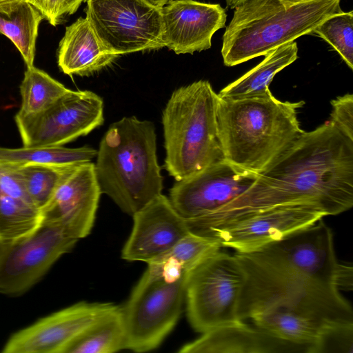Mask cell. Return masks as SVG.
Listing matches in <instances>:
<instances>
[{
    "mask_svg": "<svg viewBox=\"0 0 353 353\" xmlns=\"http://www.w3.org/2000/svg\"><path fill=\"white\" fill-rule=\"evenodd\" d=\"M294 202L313 203L327 216L353 205V140L330 121L304 131L249 188L191 225L208 236L245 214Z\"/></svg>",
    "mask_w": 353,
    "mask_h": 353,
    "instance_id": "1",
    "label": "cell"
},
{
    "mask_svg": "<svg viewBox=\"0 0 353 353\" xmlns=\"http://www.w3.org/2000/svg\"><path fill=\"white\" fill-rule=\"evenodd\" d=\"M244 274L237 317L252 319L276 305L296 306L332 322L353 321L338 280L333 234L322 219L250 252H236Z\"/></svg>",
    "mask_w": 353,
    "mask_h": 353,
    "instance_id": "2",
    "label": "cell"
},
{
    "mask_svg": "<svg viewBox=\"0 0 353 353\" xmlns=\"http://www.w3.org/2000/svg\"><path fill=\"white\" fill-rule=\"evenodd\" d=\"M303 105L272 93L241 99L218 96L216 128L225 160L252 173L263 171L304 132L297 118Z\"/></svg>",
    "mask_w": 353,
    "mask_h": 353,
    "instance_id": "3",
    "label": "cell"
},
{
    "mask_svg": "<svg viewBox=\"0 0 353 353\" xmlns=\"http://www.w3.org/2000/svg\"><path fill=\"white\" fill-rule=\"evenodd\" d=\"M94 170L101 193L133 215L161 194L163 177L152 121L125 117L112 123L97 154Z\"/></svg>",
    "mask_w": 353,
    "mask_h": 353,
    "instance_id": "4",
    "label": "cell"
},
{
    "mask_svg": "<svg viewBox=\"0 0 353 353\" xmlns=\"http://www.w3.org/2000/svg\"><path fill=\"white\" fill-rule=\"evenodd\" d=\"M340 1H244L234 8L223 36L224 64L234 66L265 56L281 46L312 33L325 19L343 11Z\"/></svg>",
    "mask_w": 353,
    "mask_h": 353,
    "instance_id": "5",
    "label": "cell"
},
{
    "mask_svg": "<svg viewBox=\"0 0 353 353\" xmlns=\"http://www.w3.org/2000/svg\"><path fill=\"white\" fill-rule=\"evenodd\" d=\"M218 94L199 80L176 89L162 114L165 168L176 181L225 160L218 138Z\"/></svg>",
    "mask_w": 353,
    "mask_h": 353,
    "instance_id": "6",
    "label": "cell"
},
{
    "mask_svg": "<svg viewBox=\"0 0 353 353\" xmlns=\"http://www.w3.org/2000/svg\"><path fill=\"white\" fill-rule=\"evenodd\" d=\"M190 274L172 278L145 270L125 305L120 306L125 349L145 352L163 342L181 315Z\"/></svg>",
    "mask_w": 353,
    "mask_h": 353,
    "instance_id": "7",
    "label": "cell"
},
{
    "mask_svg": "<svg viewBox=\"0 0 353 353\" xmlns=\"http://www.w3.org/2000/svg\"><path fill=\"white\" fill-rule=\"evenodd\" d=\"M243 281L234 254L220 250L194 268L188 276L185 299L194 330L203 333L239 321L237 306Z\"/></svg>",
    "mask_w": 353,
    "mask_h": 353,
    "instance_id": "8",
    "label": "cell"
},
{
    "mask_svg": "<svg viewBox=\"0 0 353 353\" xmlns=\"http://www.w3.org/2000/svg\"><path fill=\"white\" fill-rule=\"evenodd\" d=\"M86 18L103 45L121 55L164 47L161 8L145 0H86Z\"/></svg>",
    "mask_w": 353,
    "mask_h": 353,
    "instance_id": "9",
    "label": "cell"
},
{
    "mask_svg": "<svg viewBox=\"0 0 353 353\" xmlns=\"http://www.w3.org/2000/svg\"><path fill=\"white\" fill-rule=\"evenodd\" d=\"M77 241L59 223L42 219L31 234L0 242V293L17 296L28 290Z\"/></svg>",
    "mask_w": 353,
    "mask_h": 353,
    "instance_id": "10",
    "label": "cell"
},
{
    "mask_svg": "<svg viewBox=\"0 0 353 353\" xmlns=\"http://www.w3.org/2000/svg\"><path fill=\"white\" fill-rule=\"evenodd\" d=\"M14 119L23 146H63L103 123V101L90 90H70L47 109L17 112Z\"/></svg>",
    "mask_w": 353,
    "mask_h": 353,
    "instance_id": "11",
    "label": "cell"
},
{
    "mask_svg": "<svg viewBox=\"0 0 353 353\" xmlns=\"http://www.w3.org/2000/svg\"><path fill=\"white\" fill-rule=\"evenodd\" d=\"M325 216L326 213L313 203L278 205L245 214L209 238L236 252H250L308 227Z\"/></svg>",
    "mask_w": 353,
    "mask_h": 353,
    "instance_id": "12",
    "label": "cell"
},
{
    "mask_svg": "<svg viewBox=\"0 0 353 353\" xmlns=\"http://www.w3.org/2000/svg\"><path fill=\"white\" fill-rule=\"evenodd\" d=\"M257 174L223 160L179 181L170 190L169 199L186 220L212 213L236 198L256 181Z\"/></svg>",
    "mask_w": 353,
    "mask_h": 353,
    "instance_id": "13",
    "label": "cell"
},
{
    "mask_svg": "<svg viewBox=\"0 0 353 353\" xmlns=\"http://www.w3.org/2000/svg\"><path fill=\"white\" fill-rule=\"evenodd\" d=\"M119 307L112 303H77L12 334L1 352L63 353L79 334Z\"/></svg>",
    "mask_w": 353,
    "mask_h": 353,
    "instance_id": "14",
    "label": "cell"
},
{
    "mask_svg": "<svg viewBox=\"0 0 353 353\" xmlns=\"http://www.w3.org/2000/svg\"><path fill=\"white\" fill-rule=\"evenodd\" d=\"M101 191L92 161L79 165L58 186L41 210L42 219L59 223L79 240L91 232Z\"/></svg>",
    "mask_w": 353,
    "mask_h": 353,
    "instance_id": "15",
    "label": "cell"
},
{
    "mask_svg": "<svg viewBox=\"0 0 353 353\" xmlns=\"http://www.w3.org/2000/svg\"><path fill=\"white\" fill-rule=\"evenodd\" d=\"M164 47L176 54L208 50L213 34L225 26V10L218 3L168 0L161 8Z\"/></svg>",
    "mask_w": 353,
    "mask_h": 353,
    "instance_id": "16",
    "label": "cell"
},
{
    "mask_svg": "<svg viewBox=\"0 0 353 353\" xmlns=\"http://www.w3.org/2000/svg\"><path fill=\"white\" fill-rule=\"evenodd\" d=\"M132 217V230L121 252V257L128 261L148 263L190 232L186 219L162 194Z\"/></svg>",
    "mask_w": 353,
    "mask_h": 353,
    "instance_id": "17",
    "label": "cell"
},
{
    "mask_svg": "<svg viewBox=\"0 0 353 353\" xmlns=\"http://www.w3.org/2000/svg\"><path fill=\"white\" fill-rule=\"evenodd\" d=\"M183 345L179 353H308L311 345L276 337L264 330L237 321L201 333Z\"/></svg>",
    "mask_w": 353,
    "mask_h": 353,
    "instance_id": "18",
    "label": "cell"
},
{
    "mask_svg": "<svg viewBox=\"0 0 353 353\" xmlns=\"http://www.w3.org/2000/svg\"><path fill=\"white\" fill-rule=\"evenodd\" d=\"M41 220V210L27 193L17 165L0 163V242L31 234Z\"/></svg>",
    "mask_w": 353,
    "mask_h": 353,
    "instance_id": "19",
    "label": "cell"
},
{
    "mask_svg": "<svg viewBox=\"0 0 353 353\" xmlns=\"http://www.w3.org/2000/svg\"><path fill=\"white\" fill-rule=\"evenodd\" d=\"M119 57L103 45L87 18L80 17L66 27L57 61L60 70L68 75L89 76Z\"/></svg>",
    "mask_w": 353,
    "mask_h": 353,
    "instance_id": "20",
    "label": "cell"
},
{
    "mask_svg": "<svg viewBox=\"0 0 353 353\" xmlns=\"http://www.w3.org/2000/svg\"><path fill=\"white\" fill-rule=\"evenodd\" d=\"M251 319L279 339L305 345H311L324 327L336 323L301 307L287 305L268 307Z\"/></svg>",
    "mask_w": 353,
    "mask_h": 353,
    "instance_id": "21",
    "label": "cell"
},
{
    "mask_svg": "<svg viewBox=\"0 0 353 353\" xmlns=\"http://www.w3.org/2000/svg\"><path fill=\"white\" fill-rule=\"evenodd\" d=\"M298 58L295 41L272 50L261 62L238 79L223 88L217 94L228 99H241L272 93L269 85L274 77Z\"/></svg>",
    "mask_w": 353,
    "mask_h": 353,
    "instance_id": "22",
    "label": "cell"
},
{
    "mask_svg": "<svg viewBox=\"0 0 353 353\" xmlns=\"http://www.w3.org/2000/svg\"><path fill=\"white\" fill-rule=\"evenodd\" d=\"M43 13L23 0H0V33L20 52L26 65H34L36 40Z\"/></svg>",
    "mask_w": 353,
    "mask_h": 353,
    "instance_id": "23",
    "label": "cell"
},
{
    "mask_svg": "<svg viewBox=\"0 0 353 353\" xmlns=\"http://www.w3.org/2000/svg\"><path fill=\"white\" fill-rule=\"evenodd\" d=\"M221 248L217 240L190 232L168 251L147 263L146 270L154 274L178 277L190 273Z\"/></svg>",
    "mask_w": 353,
    "mask_h": 353,
    "instance_id": "24",
    "label": "cell"
},
{
    "mask_svg": "<svg viewBox=\"0 0 353 353\" xmlns=\"http://www.w3.org/2000/svg\"><path fill=\"white\" fill-rule=\"evenodd\" d=\"M125 343L119 306L79 334L63 353H113L125 349Z\"/></svg>",
    "mask_w": 353,
    "mask_h": 353,
    "instance_id": "25",
    "label": "cell"
},
{
    "mask_svg": "<svg viewBox=\"0 0 353 353\" xmlns=\"http://www.w3.org/2000/svg\"><path fill=\"white\" fill-rule=\"evenodd\" d=\"M97 150L90 146L80 148L28 147L8 148L0 146V163L18 166L28 164L69 165L90 162Z\"/></svg>",
    "mask_w": 353,
    "mask_h": 353,
    "instance_id": "26",
    "label": "cell"
},
{
    "mask_svg": "<svg viewBox=\"0 0 353 353\" xmlns=\"http://www.w3.org/2000/svg\"><path fill=\"white\" fill-rule=\"evenodd\" d=\"M69 90L46 72L34 65L28 67L20 85L21 105L18 113L32 114L40 112Z\"/></svg>",
    "mask_w": 353,
    "mask_h": 353,
    "instance_id": "27",
    "label": "cell"
},
{
    "mask_svg": "<svg viewBox=\"0 0 353 353\" xmlns=\"http://www.w3.org/2000/svg\"><path fill=\"white\" fill-rule=\"evenodd\" d=\"M81 164L35 163L17 165V168L27 193L41 210L60 183Z\"/></svg>",
    "mask_w": 353,
    "mask_h": 353,
    "instance_id": "28",
    "label": "cell"
},
{
    "mask_svg": "<svg viewBox=\"0 0 353 353\" xmlns=\"http://www.w3.org/2000/svg\"><path fill=\"white\" fill-rule=\"evenodd\" d=\"M312 33L327 41L353 69V12H341L322 21Z\"/></svg>",
    "mask_w": 353,
    "mask_h": 353,
    "instance_id": "29",
    "label": "cell"
},
{
    "mask_svg": "<svg viewBox=\"0 0 353 353\" xmlns=\"http://www.w3.org/2000/svg\"><path fill=\"white\" fill-rule=\"evenodd\" d=\"M308 353H353V323H336L324 327Z\"/></svg>",
    "mask_w": 353,
    "mask_h": 353,
    "instance_id": "30",
    "label": "cell"
},
{
    "mask_svg": "<svg viewBox=\"0 0 353 353\" xmlns=\"http://www.w3.org/2000/svg\"><path fill=\"white\" fill-rule=\"evenodd\" d=\"M330 121L345 136L353 140V95L347 93L331 101Z\"/></svg>",
    "mask_w": 353,
    "mask_h": 353,
    "instance_id": "31",
    "label": "cell"
},
{
    "mask_svg": "<svg viewBox=\"0 0 353 353\" xmlns=\"http://www.w3.org/2000/svg\"><path fill=\"white\" fill-rule=\"evenodd\" d=\"M86 0H43L41 12L51 25L63 23L65 17L72 14Z\"/></svg>",
    "mask_w": 353,
    "mask_h": 353,
    "instance_id": "32",
    "label": "cell"
},
{
    "mask_svg": "<svg viewBox=\"0 0 353 353\" xmlns=\"http://www.w3.org/2000/svg\"><path fill=\"white\" fill-rule=\"evenodd\" d=\"M148 3L159 8L163 7L168 0H145Z\"/></svg>",
    "mask_w": 353,
    "mask_h": 353,
    "instance_id": "33",
    "label": "cell"
},
{
    "mask_svg": "<svg viewBox=\"0 0 353 353\" xmlns=\"http://www.w3.org/2000/svg\"><path fill=\"white\" fill-rule=\"evenodd\" d=\"M245 0H225L226 5L230 8H235Z\"/></svg>",
    "mask_w": 353,
    "mask_h": 353,
    "instance_id": "34",
    "label": "cell"
},
{
    "mask_svg": "<svg viewBox=\"0 0 353 353\" xmlns=\"http://www.w3.org/2000/svg\"><path fill=\"white\" fill-rule=\"evenodd\" d=\"M23 1L29 2L30 3L32 4L35 7H37L41 11V4H42L43 0H23Z\"/></svg>",
    "mask_w": 353,
    "mask_h": 353,
    "instance_id": "35",
    "label": "cell"
},
{
    "mask_svg": "<svg viewBox=\"0 0 353 353\" xmlns=\"http://www.w3.org/2000/svg\"><path fill=\"white\" fill-rule=\"evenodd\" d=\"M283 2L286 3H298V2H302V1H311V0H281Z\"/></svg>",
    "mask_w": 353,
    "mask_h": 353,
    "instance_id": "36",
    "label": "cell"
}]
</instances>
